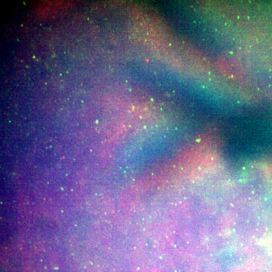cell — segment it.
Listing matches in <instances>:
<instances>
[{"label":"cell","instance_id":"6da1fadb","mask_svg":"<svg viewBox=\"0 0 272 272\" xmlns=\"http://www.w3.org/2000/svg\"><path fill=\"white\" fill-rule=\"evenodd\" d=\"M221 72L232 78H237L245 74L248 66L245 54L238 50H228L221 54L217 61Z\"/></svg>","mask_w":272,"mask_h":272}]
</instances>
